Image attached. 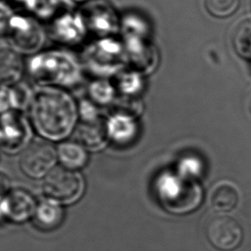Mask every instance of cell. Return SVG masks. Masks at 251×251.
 Here are the masks:
<instances>
[{"instance_id":"obj_2","label":"cell","mask_w":251,"mask_h":251,"mask_svg":"<svg viewBox=\"0 0 251 251\" xmlns=\"http://www.w3.org/2000/svg\"><path fill=\"white\" fill-rule=\"evenodd\" d=\"M159 196L169 211L186 213L197 207L201 200V191L186 178L166 176L160 180Z\"/></svg>"},{"instance_id":"obj_14","label":"cell","mask_w":251,"mask_h":251,"mask_svg":"<svg viewBox=\"0 0 251 251\" xmlns=\"http://www.w3.org/2000/svg\"><path fill=\"white\" fill-rule=\"evenodd\" d=\"M205 5L211 15L217 18H226L237 10L239 0H206Z\"/></svg>"},{"instance_id":"obj_15","label":"cell","mask_w":251,"mask_h":251,"mask_svg":"<svg viewBox=\"0 0 251 251\" xmlns=\"http://www.w3.org/2000/svg\"><path fill=\"white\" fill-rule=\"evenodd\" d=\"M118 141H126L134 133V128L129 120L126 117L122 116L120 119L114 120L112 123V127H109V133Z\"/></svg>"},{"instance_id":"obj_1","label":"cell","mask_w":251,"mask_h":251,"mask_svg":"<svg viewBox=\"0 0 251 251\" xmlns=\"http://www.w3.org/2000/svg\"><path fill=\"white\" fill-rule=\"evenodd\" d=\"M31 117L41 135L60 140L72 131L76 120V111L73 100L67 94L58 90H46L35 98Z\"/></svg>"},{"instance_id":"obj_13","label":"cell","mask_w":251,"mask_h":251,"mask_svg":"<svg viewBox=\"0 0 251 251\" xmlns=\"http://www.w3.org/2000/svg\"><path fill=\"white\" fill-rule=\"evenodd\" d=\"M232 42L241 57L251 59V20L238 25L233 33Z\"/></svg>"},{"instance_id":"obj_10","label":"cell","mask_w":251,"mask_h":251,"mask_svg":"<svg viewBox=\"0 0 251 251\" xmlns=\"http://www.w3.org/2000/svg\"><path fill=\"white\" fill-rule=\"evenodd\" d=\"M33 220L37 227L42 230H51L62 223L63 210L56 202L45 200L36 207Z\"/></svg>"},{"instance_id":"obj_6","label":"cell","mask_w":251,"mask_h":251,"mask_svg":"<svg viewBox=\"0 0 251 251\" xmlns=\"http://www.w3.org/2000/svg\"><path fill=\"white\" fill-rule=\"evenodd\" d=\"M35 203L32 196L23 189L9 192L1 203L2 215L13 222L22 223L35 212Z\"/></svg>"},{"instance_id":"obj_17","label":"cell","mask_w":251,"mask_h":251,"mask_svg":"<svg viewBox=\"0 0 251 251\" xmlns=\"http://www.w3.org/2000/svg\"><path fill=\"white\" fill-rule=\"evenodd\" d=\"M249 108H250V112H251V99H250V103H249Z\"/></svg>"},{"instance_id":"obj_4","label":"cell","mask_w":251,"mask_h":251,"mask_svg":"<svg viewBox=\"0 0 251 251\" xmlns=\"http://www.w3.org/2000/svg\"><path fill=\"white\" fill-rule=\"evenodd\" d=\"M206 236L209 242L222 251H231L239 246L243 238L239 223L227 215L212 216L206 225Z\"/></svg>"},{"instance_id":"obj_12","label":"cell","mask_w":251,"mask_h":251,"mask_svg":"<svg viewBox=\"0 0 251 251\" xmlns=\"http://www.w3.org/2000/svg\"><path fill=\"white\" fill-rule=\"evenodd\" d=\"M58 156L65 168L76 170L83 168L87 162L84 146L75 141H65L58 148Z\"/></svg>"},{"instance_id":"obj_3","label":"cell","mask_w":251,"mask_h":251,"mask_svg":"<svg viewBox=\"0 0 251 251\" xmlns=\"http://www.w3.org/2000/svg\"><path fill=\"white\" fill-rule=\"evenodd\" d=\"M83 188L81 176L65 167L53 168L43 183V190L47 196L64 203L77 200L82 194Z\"/></svg>"},{"instance_id":"obj_8","label":"cell","mask_w":251,"mask_h":251,"mask_svg":"<svg viewBox=\"0 0 251 251\" xmlns=\"http://www.w3.org/2000/svg\"><path fill=\"white\" fill-rule=\"evenodd\" d=\"M239 200V192L234 183L227 180L216 183L210 193V203L219 213H227L233 210Z\"/></svg>"},{"instance_id":"obj_9","label":"cell","mask_w":251,"mask_h":251,"mask_svg":"<svg viewBox=\"0 0 251 251\" xmlns=\"http://www.w3.org/2000/svg\"><path fill=\"white\" fill-rule=\"evenodd\" d=\"M27 138L26 128L22 119L13 116L2 118L0 123V144L9 150L19 148Z\"/></svg>"},{"instance_id":"obj_11","label":"cell","mask_w":251,"mask_h":251,"mask_svg":"<svg viewBox=\"0 0 251 251\" xmlns=\"http://www.w3.org/2000/svg\"><path fill=\"white\" fill-rule=\"evenodd\" d=\"M23 61L21 57L11 49H0V84H12L23 74Z\"/></svg>"},{"instance_id":"obj_16","label":"cell","mask_w":251,"mask_h":251,"mask_svg":"<svg viewBox=\"0 0 251 251\" xmlns=\"http://www.w3.org/2000/svg\"><path fill=\"white\" fill-rule=\"evenodd\" d=\"M9 186H10V181L8 176L3 173H0V205L2 203V200L9 193L8 192Z\"/></svg>"},{"instance_id":"obj_18","label":"cell","mask_w":251,"mask_h":251,"mask_svg":"<svg viewBox=\"0 0 251 251\" xmlns=\"http://www.w3.org/2000/svg\"><path fill=\"white\" fill-rule=\"evenodd\" d=\"M0 161H1V155H0Z\"/></svg>"},{"instance_id":"obj_5","label":"cell","mask_w":251,"mask_h":251,"mask_svg":"<svg viewBox=\"0 0 251 251\" xmlns=\"http://www.w3.org/2000/svg\"><path fill=\"white\" fill-rule=\"evenodd\" d=\"M55 162L56 152L53 146L45 141L36 140L22 153L20 168L25 176L38 178L49 174L53 170Z\"/></svg>"},{"instance_id":"obj_7","label":"cell","mask_w":251,"mask_h":251,"mask_svg":"<svg viewBox=\"0 0 251 251\" xmlns=\"http://www.w3.org/2000/svg\"><path fill=\"white\" fill-rule=\"evenodd\" d=\"M110 137L107 124L100 119H91L80 125L78 129L79 143L90 150L103 148Z\"/></svg>"}]
</instances>
